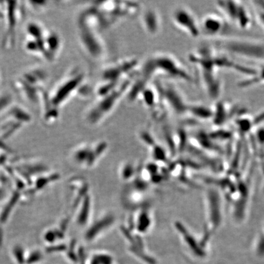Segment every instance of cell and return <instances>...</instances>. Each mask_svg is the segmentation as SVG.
I'll return each instance as SVG.
<instances>
[{"instance_id": "cell-16", "label": "cell", "mask_w": 264, "mask_h": 264, "mask_svg": "<svg viewBox=\"0 0 264 264\" xmlns=\"http://www.w3.org/2000/svg\"><path fill=\"white\" fill-rule=\"evenodd\" d=\"M141 23L142 29L148 35L155 36L160 32L161 28V17L155 9L149 8L142 12Z\"/></svg>"}, {"instance_id": "cell-13", "label": "cell", "mask_w": 264, "mask_h": 264, "mask_svg": "<svg viewBox=\"0 0 264 264\" xmlns=\"http://www.w3.org/2000/svg\"><path fill=\"white\" fill-rule=\"evenodd\" d=\"M172 20L177 29L192 38H198L201 35L200 21L190 9L179 6L174 9Z\"/></svg>"}, {"instance_id": "cell-5", "label": "cell", "mask_w": 264, "mask_h": 264, "mask_svg": "<svg viewBox=\"0 0 264 264\" xmlns=\"http://www.w3.org/2000/svg\"><path fill=\"white\" fill-rule=\"evenodd\" d=\"M49 78L47 71L40 67L28 68L12 81L15 91L23 101L38 105L46 91L45 85Z\"/></svg>"}, {"instance_id": "cell-10", "label": "cell", "mask_w": 264, "mask_h": 264, "mask_svg": "<svg viewBox=\"0 0 264 264\" xmlns=\"http://www.w3.org/2000/svg\"><path fill=\"white\" fill-rule=\"evenodd\" d=\"M216 6L223 17L239 30H247L252 26V17L247 6L242 2L221 0L216 2Z\"/></svg>"}, {"instance_id": "cell-4", "label": "cell", "mask_w": 264, "mask_h": 264, "mask_svg": "<svg viewBox=\"0 0 264 264\" xmlns=\"http://www.w3.org/2000/svg\"><path fill=\"white\" fill-rule=\"evenodd\" d=\"M141 61L135 57H126L114 61L102 68L95 88V96L112 91L126 80L133 79L137 73Z\"/></svg>"}, {"instance_id": "cell-23", "label": "cell", "mask_w": 264, "mask_h": 264, "mask_svg": "<svg viewBox=\"0 0 264 264\" xmlns=\"http://www.w3.org/2000/svg\"><path fill=\"white\" fill-rule=\"evenodd\" d=\"M253 122L254 126L260 125L264 122V110L253 118Z\"/></svg>"}, {"instance_id": "cell-24", "label": "cell", "mask_w": 264, "mask_h": 264, "mask_svg": "<svg viewBox=\"0 0 264 264\" xmlns=\"http://www.w3.org/2000/svg\"><path fill=\"white\" fill-rule=\"evenodd\" d=\"M4 18V10H3V2H0V20Z\"/></svg>"}, {"instance_id": "cell-14", "label": "cell", "mask_w": 264, "mask_h": 264, "mask_svg": "<svg viewBox=\"0 0 264 264\" xmlns=\"http://www.w3.org/2000/svg\"><path fill=\"white\" fill-rule=\"evenodd\" d=\"M230 25L224 18L215 14H209L200 21L201 35L207 38H226L230 30Z\"/></svg>"}, {"instance_id": "cell-15", "label": "cell", "mask_w": 264, "mask_h": 264, "mask_svg": "<svg viewBox=\"0 0 264 264\" xmlns=\"http://www.w3.org/2000/svg\"><path fill=\"white\" fill-rule=\"evenodd\" d=\"M238 108L239 107L237 105H232L220 99L215 101V104L212 107L213 123L217 126H222L235 115L237 117L247 113L246 111H242V108L240 110H238Z\"/></svg>"}, {"instance_id": "cell-6", "label": "cell", "mask_w": 264, "mask_h": 264, "mask_svg": "<svg viewBox=\"0 0 264 264\" xmlns=\"http://www.w3.org/2000/svg\"><path fill=\"white\" fill-rule=\"evenodd\" d=\"M133 79L125 81L107 94L96 96L94 101L85 111L87 123L94 125L102 122L116 110L124 97H127Z\"/></svg>"}, {"instance_id": "cell-19", "label": "cell", "mask_w": 264, "mask_h": 264, "mask_svg": "<svg viewBox=\"0 0 264 264\" xmlns=\"http://www.w3.org/2000/svg\"><path fill=\"white\" fill-rule=\"evenodd\" d=\"M256 21L264 32V0H253L251 2Z\"/></svg>"}, {"instance_id": "cell-17", "label": "cell", "mask_w": 264, "mask_h": 264, "mask_svg": "<svg viewBox=\"0 0 264 264\" xmlns=\"http://www.w3.org/2000/svg\"><path fill=\"white\" fill-rule=\"evenodd\" d=\"M196 119L201 121L212 120L213 116L212 107L202 103H191L189 102L188 114Z\"/></svg>"}, {"instance_id": "cell-11", "label": "cell", "mask_w": 264, "mask_h": 264, "mask_svg": "<svg viewBox=\"0 0 264 264\" xmlns=\"http://www.w3.org/2000/svg\"><path fill=\"white\" fill-rule=\"evenodd\" d=\"M5 28L2 39V46L6 50L14 47L17 32L22 19V6L18 2H3Z\"/></svg>"}, {"instance_id": "cell-21", "label": "cell", "mask_w": 264, "mask_h": 264, "mask_svg": "<svg viewBox=\"0 0 264 264\" xmlns=\"http://www.w3.org/2000/svg\"><path fill=\"white\" fill-rule=\"evenodd\" d=\"M10 193L8 191L6 185L2 182H0V203H3V202L8 200L10 198Z\"/></svg>"}, {"instance_id": "cell-8", "label": "cell", "mask_w": 264, "mask_h": 264, "mask_svg": "<svg viewBox=\"0 0 264 264\" xmlns=\"http://www.w3.org/2000/svg\"><path fill=\"white\" fill-rule=\"evenodd\" d=\"M32 119L26 108L12 102L0 113V140L3 142L9 139Z\"/></svg>"}, {"instance_id": "cell-12", "label": "cell", "mask_w": 264, "mask_h": 264, "mask_svg": "<svg viewBox=\"0 0 264 264\" xmlns=\"http://www.w3.org/2000/svg\"><path fill=\"white\" fill-rule=\"evenodd\" d=\"M78 39L84 52L92 60H99L106 54V45L101 32L91 27L76 25Z\"/></svg>"}, {"instance_id": "cell-7", "label": "cell", "mask_w": 264, "mask_h": 264, "mask_svg": "<svg viewBox=\"0 0 264 264\" xmlns=\"http://www.w3.org/2000/svg\"><path fill=\"white\" fill-rule=\"evenodd\" d=\"M217 44L220 51L229 55L248 60L264 61V43L259 40L229 36L217 40Z\"/></svg>"}, {"instance_id": "cell-18", "label": "cell", "mask_w": 264, "mask_h": 264, "mask_svg": "<svg viewBox=\"0 0 264 264\" xmlns=\"http://www.w3.org/2000/svg\"><path fill=\"white\" fill-rule=\"evenodd\" d=\"M260 85H264V64L259 69H256L253 76L246 77L237 84L239 88L244 89Z\"/></svg>"}, {"instance_id": "cell-20", "label": "cell", "mask_w": 264, "mask_h": 264, "mask_svg": "<svg viewBox=\"0 0 264 264\" xmlns=\"http://www.w3.org/2000/svg\"><path fill=\"white\" fill-rule=\"evenodd\" d=\"M27 6L33 11L40 12L43 11L47 6V2H27Z\"/></svg>"}, {"instance_id": "cell-22", "label": "cell", "mask_w": 264, "mask_h": 264, "mask_svg": "<svg viewBox=\"0 0 264 264\" xmlns=\"http://www.w3.org/2000/svg\"><path fill=\"white\" fill-rule=\"evenodd\" d=\"M56 234L57 233L55 232L54 229H49L45 232L43 237L46 242H53L56 238V235H57Z\"/></svg>"}, {"instance_id": "cell-25", "label": "cell", "mask_w": 264, "mask_h": 264, "mask_svg": "<svg viewBox=\"0 0 264 264\" xmlns=\"http://www.w3.org/2000/svg\"><path fill=\"white\" fill-rule=\"evenodd\" d=\"M1 80H2V76H1V73H0V83H1Z\"/></svg>"}, {"instance_id": "cell-1", "label": "cell", "mask_w": 264, "mask_h": 264, "mask_svg": "<svg viewBox=\"0 0 264 264\" xmlns=\"http://www.w3.org/2000/svg\"><path fill=\"white\" fill-rule=\"evenodd\" d=\"M192 83L194 78L176 56L167 52H156L141 61L137 73L133 78L127 98L136 101L139 92L155 79Z\"/></svg>"}, {"instance_id": "cell-9", "label": "cell", "mask_w": 264, "mask_h": 264, "mask_svg": "<svg viewBox=\"0 0 264 264\" xmlns=\"http://www.w3.org/2000/svg\"><path fill=\"white\" fill-rule=\"evenodd\" d=\"M159 91L161 102L166 111L178 116L188 114L189 102L183 93L172 81H155Z\"/></svg>"}, {"instance_id": "cell-2", "label": "cell", "mask_w": 264, "mask_h": 264, "mask_svg": "<svg viewBox=\"0 0 264 264\" xmlns=\"http://www.w3.org/2000/svg\"><path fill=\"white\" fill-rule=\"evenodd\" d=\"M85 72L79 69L70 71L58 81L53 88L43 93L39 106L60 113V110L78 95H85L87 87Z\"/></svg>"}, {"instance_id": "cell-3", "label": "cell", "mask_w": 264, "mask_h": 264, "mask_svg": "<svg viewBox=\"0 0 264 264\" xmlns=\"http://www.w3.org/2000/svg\"><path fill=\"white\" fill-rule=\"evenodd\" d=\"M214 46L204 45L189 53L188 61L197 68L202 86L209 99L219 100L223 92V82L219 69L213 60Z\"/></svg>"}]
</instances>
